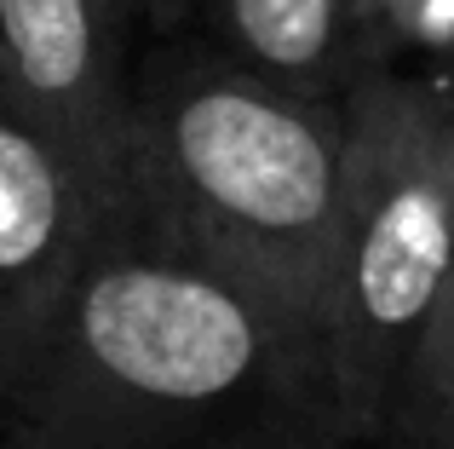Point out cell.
Returning a JSON list of instances; mask_svg holds the SVG:
<instances>
[{
    "mask_svg": "<svg viewBox=\"0 0 454 449\" xmlns=\"http://www.w3.org/2000/svg\"><path fill=\"white\" fill-rule=\"evenodd\" d=\"M0 449H363L322 335L115 214L0 409Z\"/></svg>",
    "mask_w": 454,
    "mask_h": 449,
    "instance_id": "1",
    "label": "cell"
},
{
    "mask_svg": "<svg viewBox=\"0 0 454 449\" xmlns=\"http://www.w3.org/2000/svg\"><path fill=\"white\" fill-rule=\"evenodd\" d=\"M340 208L345 104L277 87L196 35H167L133 64L127 214L322 346Z\"/></svg>",
    "mask_w": 454,
    "mask_h": 449,
    "instance_id": "2",
    "label": "cell"
},
{
    "mask_svg": "<svg viewBox=\"0 0 454 449\" xmlns=\"http://www.w3.org/2000/svg\"><path fill=\"white\" fill-rule=\"evenodd\" d=\"M340 104L345 208L328 282V358L368 444L454 305V81L368 69Z\"/></svg>",
    "mask_w": 454,
    "mask_h": 449,
    "instance_id": "3",
    "label": "cell"
},
{
    "mask_svg": "<svg viewBox=\"0 0 454 449\" xmlns=\"http://www.w3.org/2000/svg\"><path fill=\"white\" fill-rule=\"evenodd\" d=\"M127 35L121 0H0V92L110 214H127Z\"/></svg>",
    "mask_w": 454,
    "mask_h": 449,
    "instance_id": "4",
    "label": "cell"
},
{
    "mask_svg": "<svg viewBox=\"0 0 454 449\" xmlns=\"http://www.w3.org/2000/svg\"><path fill=\"white\" fill-rule=\"evenodd\" d=\"M115 214L0 92V409Z\"/></svg>",
    "mask_w": 454,
    "mask_h": 449,
    "instance_id": "5",
    "label": "cell"
},
{
    "mask_svg": "<svg viewBox=\"0 0 454 449\" xmlns=\"http://www.w3.org/2000/svg\"><path fill=\"white\" fill-rule=\"evenodd\" d=\"M184 35L305 98L340 104L368 69L356 0H184Z\"/></svg>",
    "mask_w": 454,
    "mask_h": 449,
    "instance_id": "6",
    "label": "cell"
},
{
    "mask_svg": "<svg viewBox=\"0 0 454 449\" xmlns=\"http://www.w3.org/2000/svg\"><path fill=\"white\" fill-rule=\"evenodd\" d=\"M356 41L368 69L454 81V0H356Z\"/></svg>",
    "mask_w": 454,
    "mask_h": 449,
    "instance_id": "7",
    "label": "cell"
},
{
    "mask_svg": "<svg viewBox=\"0 0 454 449\" xmlns=\"http://www.w3.org/2000/svg\"><path fill=\"white\" fill-rule=\"evenodd\" d=\"M363 449H454V369L426 363Z\"/></svg>",
    "mask_w": 454,
    "mask_h": 449,
    "instance_id": "8",
    "label": "cell"
},
{
    "mask_svg": "<svg viewBox=\"0 0 454 449\" xmlns=\"http://www.w3.org/2000/svg\"><path fill=\"white\" fill-rule=\"evenodd\" d=\"M127 18H133V29H150L155 41H167V35H184V0H127Z\"/></svg>",
    "mask_w": 454,
    "mask_h": 449,
    "instance_id": "9",
    "label": "cell"
},
{
    "mask_svg": "<svg viewBox=\"0 0 454 449\" xmlns=\"http://www.w3.org/2000/svg\"><path fill=\"white\" fill-rule=\"evenodd\" d=\"M449 340H454V305H449V323H443V335H437V346H449ZM432 346V351H437ZM432 351H426V358H432Z\"/></svg>",
    "mask_w": 454,
    "mask_h": 449,
    "instance_id": "10",
    "label": "cell"
},
{
    "mask_svg": "<svg viewBox=\"0 0 454 449\" xmlns=\"http://www.w3.org/2000/svg\"><path fill=\"white\" fill-rule=\"evenodd\" d=\"M426 363H454V340H449V346H437V351H432ZM426 363H420V369H426Z\"/></svg>",
    "mask_w": 454,
    "mask_h": 449,
    "instance_id": "11",
    "label": "cell"
},
{
    "mask_svg": "<svg viewBox=\"0 0 454 449\" xmlns=\"http://www.w3.org/2000/svg\"><path fill=\"white\" fill-rule=\"evenodd\" d=\"M437 369H454V363H437Z\"/></svg>",
    "mask_w": 454,
    "mask_h": 449,
    "instance_id": "12",
    "label": "cell"
},
{
    "mask_svg": "<svg viewBox=\"0 0 454 449\" xmlns=\"http://www.w3.org/2000/svg\"><path fill=\"white\" fill-rule=\"evenodd\" d=\"M121 12H127V0H121ZM127 23H133V18H127Z\"/></svg>",
    "mask_w": 454,
    "mask_h": 449,
    "instance_id": "13",
    "label": "cell"
}]
</instances>
